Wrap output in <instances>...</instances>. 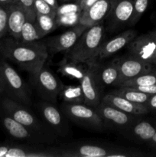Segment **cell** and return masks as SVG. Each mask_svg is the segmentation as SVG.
I'll list each match as a JSON object with an SVG mask.
<instances>
[{"label": "cell", "instance_id": "52a82bcc", "mask_svg": "<svg viewBox=\"0 0 156 157\" xmlns=\"http://www.w3.org/2000/svg\"><path fill=\"white\" fill-rule=\"evenodd\" d=\"M32 81L40 96L46 101L55 103L60 96L64 84L50 70L44 67L32 74Z\"/></svg>", "mask_w": 156, "mask_h": 157}, {"label": "cell", "instance_id": "ab89813d", "mask_svg": "<svg viewBox=\"0 0 156 157\" xmlns=\"http://www.w3.org/2000/svg\"><path fill=\"white\" fill-rule=\"evenodd\" d=\"M1 54H0V58H1ZM3 94V88H2V82H1V79H0V94Z\"/></svg>", "mask_w": 156, "mask_h": 157}, {"label": "cell", "instance_id": "e575fe53", "mask_svg": "<svg viewBox=\"0 0 156 157\" xmlns=\"http://www.w3.org/2000/svg\"><path fill=\"white\" fill-rule=\"evenodd\" d=\"M146 106L149 110H156V94L151 95L148 102L146 103Z\"/></svg>", "mask_w": 156, "mask_h": 157}, {"label": "cell", "instance_id": "5bb4252c", "mask_svg": "<svg viewBox=\"0 0 156 157\" xmlns=\"http://www.w3.org/2000/svg\"><path fill=\"white\" fill-rule=\"evenodd\" d=\"M82 78L79 81L83 93L84 94L85 104L96 107L102 101V87L99 85L94 73V61L88 63Z\"/></svg>", "mask_w": 156, "mask_h": 157}, {"label": "cell", "instance_id": "f35d334b", "mask_svg": "<svg viewBox=\"0 0 156 157\" xmlns=\"http://www.w3.org/2000/svg\"><path fill=\"white\" fill-rule=\"evenodd\" d=\"M149 143L151 144V146H153V147H156V132L154 134V136H152V138L150 140Z\"/></svg>", "mask_w": 156, "mask_h": 157}, {"label": "cell", "instance_id": "e0dca14e", "mask_svg": "<svg viewBox=\"0 0 156 157\" xmlns=\"http://www.w3.org/2000/svg\"><path fill=\"white\" fill-rule=\"evenodd\" d=\"M136 36L137 32L132 29H129L122 32L108 41H104L96 60L100 61L112 56L121 49L126 47Z\"/></svg>", "mask_w": 156, "mask_h": 157}, {"label": "cell", "instance_id": "8fae6325", "mask_svg": "<svg viewBox=\"0 0 156 157\" xmlns=\"http://www.w3.org/2000/svg\"><path fill=\"white\" fill-rule=\"evenodd\" d=\"M87 28L88 27L79 23L61 35L47 39L45 43L48 52L51 55H55L60 52H67L70 51Z\"/></svg>", "mask_w": 156, "mask_h": 157}, {"label": "cell", "instance_id": "74e56055", "mask_svg": "<svg viewBox=\"0 0 156 157\" xmlns=\"http://www.w3.org/2000/svg\"><path fill=\"white\" fill-rule=\"evenodd\" d=\"M9 146H1L0 147V157H5L8 150H9Z\"/></svg>", "mask_w": 156, "mask_h": 157}, {"label": "cell", "instance_id": "4dcf8cb0", "mask_svg": "<svg viewBox=\"0 0 156 157\" xmlns=\"http://www.w3.org/2000/svg\"><path fill=\"white\" fill-rule=\"evenodd\" d=\"M82 9L79 3H70V4H64L62 6H59L57 9V16L68 15L76 12H81Z\"/></svg>", "mask_w": 156, "mask_h": 157}, {"label": "cell", "instance_id": "b9f144b4", "mask_svg": "<svg viewBox=\"0 0 156 157\" xmlns=\"http://www.w3.org/2000/svg\"><path fill=\"white\" fill-rule=\"evenodd\" d=\"M2 113V105H1V103H0V115Z\"/></svg>", "mask_w": 156, "mask_h": 157}, {"label": "cell", "instance_id": "83f0119b", "mask_svg": "<svg viewBox=\"0 0 156 157\" xmlns=\"http://www.w3.org/2000/svg\"><path fill=\"white\" fill-rule=\"evenodd\" d=\"M149 0H134V9H133V15L129 26H133L139 22L143 14L148 9Z\"/></svg>", "mask_w": 156, "mask_h": 157}, {"label": "cell", "instance_id": "d4e9b609", "mask_svg": "<svg viewBox=\"0 0 156 157\" xmlns=\"http://www.w3.org/2000/svg\"><path fill=\"white\" fill-rule=\"evenodd\" d=\"M35 23L41 38L53 32L58 27L56 18L47 15L36 14Z\"/></svg>", "mask_w": 156, "mask_h": 157}, {"label": "cell", "instance_id": "d6a6232c", "mask_svg": "<svg viewBox=\"0 0 156 157\" xmlns=\"http://www.w3.org/2000/svg\"><path fill=\"white\" fill-rule=\"evenodd\" d=\"M8 33V7L0 6V40Z\"/></svg>", "mask_w": 156, "mask_h": 157}, {"label": "cell", "instance_id": "4316f807", "mask_svg": "<svg viewBox=\"0 0 156 157\" xmlns=\"http://www.w3.org/2000/svg\"><path fill=\"white\" fill-rule=\"evenodd\" d=\"M41 38V37L38 32L35 21H32L27 18L21 29V38L19 41L24 42H32Z\"/></svg>", "mask_w": 156, "mask_h": 157}, {"label": "cell", "instance_id": "7c38bea8", "mask_svg": "<svg viewBox=\"0 0 156 157\" xmlns=\"http://www.w3.org/2000/svg\"><path fill=\"white\" fill-rule=\"evenodd\" d=\"M119 70V82L117 87L124 81L154 70V64L146 62L132 55L116 58Z\"/></svg>", "mask_w": 156, "mask_h": 157}, {"label": "cell", "instance_id": "6da1fadb", "mask_svg": "<svg viewBox=\"0 0 156 157\" xmlns=\"http://www.w3.org/2000/svg\"><path fill=\"white\" fill-rule=\"evenodd\" d=\"M0 54L32 75L44 67L49 52L45 41L24 42L13 38H2L0 40Z\"/></svg>", "mask_w": 156, "mask_h": 157}, {"label": "cell", "instance_id": "7bdbcfd3", "mask_svg": "<svg viewBox=\"0 0 156 157\" xmlns=\"http://www.w3.org/2000/svg\"><path fill=\"white\" fill-rule=\"evenodd\" d=\"M67 1H69V0H61V2H66Z\"/></svg>", "mask_w": 156, "mask_h": 157}, {"label": "cell", "instance_id": "4fadbf2b", "mask_svg": "<svg viewBox=\"0 0 156 157\" xmlns=\"http://www.w3.org/2000/svg\"><path fill=\"white\" fill-rule=\"evenodd\" d=\"M127 47L130 55L156 64V37L151 32L136 36Z\"/></svg>", "mask_w": 156, "mask_h": 157}, {"label": "cell", "instance_id": "2e32d148", "mask_svg": "<svg viewBox=\"0 0 156 157\" xmlns=\"http://www.w3.org/2000/svg\"><path fill=\"white\" fill-rule=\"evenodd\" d=\"M111 5L112 0H97L81 12L79 23L87 27L101 23L108 15Z\"/></svg>", "mask_w": 156, "mask_h": 157}, {"label": "cell", "instance_id": "f546056e", "mask_svg": "<svg viewBox=\"0 0 156 157\" xmlns=\"http://www.w3.org/2000/svg\"><path fill=\"white\" fill-rule=\"evenodd\" d=\"M34 7H35L36 14L47 15L56 18L57 11L54 9H53L50 5L45 2L44 0H35Z\"/></svg>", "mask_w": 156, "mask_h": 157}, {"label": "cell", "instance_id": "ba28073f", "mask_svg": "<svg viewBox=\"0 0 156 157\" xmlns=\"http://www.w3.org/2000/svg\"><path fill=\"white\" fill-rule=\"evenodd\" d=\"M0 117L4 128L8 133L15 139L26 141L31 144H44L54 140V138L38 133L22 125L3 111L0 115Z\"/></svg>", "mask_w": 156, "mask_h": 157}, {"label": "cell", "instance_id": "1f68e13d", "mask_svg": "<svg viewBox=\"0 0 156 157\" xmlns=\"http://www.w3.org/2000/svg\"><path fill=\"white\" fill-rule=\"evenodd\" d=\"M15 2L18 3L24 9L28 19L32 21L36 20V12L34 7L35 0H16Z\"/></svg>", "mask_w": 156, "mask_h": 157}, {"label": "cell", "instance_id": "ac0fdd59", "mask_svg": "<svg viewBox=\"0 0 156 157\" xmlns=\"http://www.w3.org/2000/svg\"><path fill=\"white\" fill-rule=\"evenodd\" d=\"M94 73L98 84L102 88L106 86H116L119 82V70L116 59L105 64L94 61Z\"/></svg>", "mask_w": 156, "mask_h": 157}, {"label": "cell", "instance_id": "277c9868", "mask_svg": "<svg viewBox=\"0 0 156 157\" xmlns=\"http://www.w3.org/2000/svg\"><path fill=\"white\" fill-rule=\"evenodd\" d=\"M0 79L3 94L6 97L24 105L32 104V98L26 84L2 56L0 58Z\"/></svg>", "mask_w": 156, "mask_h": 157}, {"label": "cell", "instance_id": "3957f363", "mask_svg": "<svg viewBox=\"0 0 156 157\" xmlns=\"http://www.w3.org/2000/svg\"><path fill=\"white\" fill-rule=\"evenodd\" d=\"M61 157H132L141 153L122 147H110L92 143H78L58 147Z\"/></svg>", "mask_w": 156, "mask_h": 157}, {"label": "cell", "instance_id": "484cf974", "mask_svg": "<svg viewBox=\"0 0 156 157\" xmlns=\"http://www.w3.org/2000/svg\"><path fill=\"white\" fill-rule=\"evenodd\" d=\"M156 84V71L142 74L136 78L124 81L119 87H131V86H146Z\"/></svg>", "mask_w": 156, "mask_h": 157}, {"label": "cell", "instance_id": "5b68a950", "mask_svg": "<svg viewBox=\"0 0 156 157\" xmlns=\"http://www.w3.org/2000/svg\"><path fill=\"white\" fill-rule=\"evenodd\" d=\"M1 105L2 111L10 116L22 125L43 133L50 137L54 138L53 130L47 127L44 121H41L28 108V106L14 101L8 97L2 99Z\"/></svg>", "mask_w": 156, "mask_h": 157}, {"label": "cell", "instance_id": "cb8c5ba5", "mask_svg": "<svg viewBox=\"0 0 156 157\" xmlns=\"http://www.w3.org/2000/svg\"><path fill=\"white\" fill-rule=\"evenodd\" d=\"M110 93L122 97L131 102L136 103V104H145V105L151 97V95L132 90L128 87H119V88L113 90Z\"/></svg>", "mask_w": 156, "mask_h": 157}, {"label": "cell", "instance_id": "9c48e42d", "mask_svg": "<svg viewBox=\"0 0 156 157\" xmlns=\"http://www.w3.org/2000/svg\"><path fill=\"white\" fill-rule=\"evenodd\" d=\"M105 127L125 131L136 121V116L125 113L101 101L96 107Z\"/></svg>", "mask_w": 156, "mask_h": 157}, {"label": "cell", "instance_id": "30bf717a", "mask_svg": "<svg viewBox=\"0 0 156 157\" xmlns=\"http://www.w3.org/2000/svg\"><path fill=\"white\" fill-rule=\"evenodd\" d=\"M134 0H112L108 15L109 29L112 32L129 26L133 15Z\"/></svg>", "mask_w": 156, "mask_h": 157}, {"label": "cell", "instance_id": "9a60e30c", "mask_svg": "<svg viewBox=\"0 0 156 157\" xmlns=\"http://www.w3.org/2000/svg\"><path fill=\"white\" fill-rule=\"evenodd\" d=\"M39 110L43 121L53 131L60 136H66L68 133L69 127L64 120L61 110L53 104V103L44 101L38 104Z\"/></svg>", "mask_w": 156, "mask_h": 157}, {"label": "cell", "instance_id": "f1b7e54d", "mask_svg": "<svg viewBox=\"0 0 156 157\" xmlns=\"http://www.w3.org/2000/svg\"><path fill=\"white\" fill-rule=\"evenodd\" d=\"M81 12H76V13L68 14V15H61V16H56L57 23L58 25L64 26H74L79 24L80 17Z\"/></svg>", "mask_w": 156, "mask_h": 157}, {"label": "cell", "instance_id": "836d02e7", "mask_svg": "<svg viewBox=\"0 0 156 157\" xmlns=\"http://www.w3.org/2000/svg\"><path fill=\"white\" fill-rule=\"evenodd\" d=\"M131 89L137 91L142 92V93L152 95L156 94V84L153 85H146V86H131Z\"/></svg>", "mask_w": 156, "mask_h": 157}, {"label": "cell", "instance_id": "7402d4cb", "mask_svg": "<svg viewBox=\"0 0 156 157\" xmlns=\"http://www.w3.org/2000/svg\"><path fill=\"white\" fill-rule=\"evenodd\" d=\"M83 64L70 61L68 58H64L59 63V71L63 75L67 78L80 81L86 70V67Z\"/></svg>", "mask_w": 156, "mask_h": 157}, {"label": "cell", "instance_id": "ffe728a7", "mask_svg": "<svg viewBox=\"0 0 156 157\" xmlns=\"http://www.w3.org/2000/svg\"><path fill=\"white\" fill-rule=\"evenodd\" d=\"M28 17L25 11L17 2L8 7V33L12 38L19 41L21 32Z\"/></svg>", "mask_w": 156, "mask_h": 157}, {"label": "cell", "instance_id": "60d3db41", "mask_svg": "<svg viewBox=\"0 0 156 157\" xmlns=\"http://www.w3.org/2000/svg\"><path fill=\"white\" fill-rule=\"evenodd\" d=\"M151 33L152 34V35H154V36H155V37H156V29H155V30L152 31V32H151Z\"/></svg>", "mask_w": 156, "mask_h": 157}, {"label": "cell", "instance_id": "d6986e66", "mask_svg": "<svg viewBox=\"0 0 156 157\" xmlns=\"http://www.w3.org/2000/svg\"><path fill=\"white\" fill-rule=\"evenodd\" d=\"M101 101L110 106H113L125 113L136 117L145 115L149 112L148 107L145 104H136L128 101L122 97L113 94L111 93L107 94L102 97Z\"/></svg>", "mask_w": 156, "mask_h": 157}, {"label": "cell", "instance_id": "d590c367", "mask_svg": "<svg viewBox=\"0 0 156 157\" xmlns=\"http://www.w3.org/2000/svg\"><path fill=\"white\" fill-rule=\"evenodd\" d=\"M44 1L45 2H47L48 5H50V6H51L53 9H54L56 11H57V9L58 8V6H59L57 0H44Z\"/></svg>", "mask_w": 156, "mask_h": 157}, {"label": "cell", "instance_id": "8992f818", "mask_svg": "<svg viewBox=\"0 0 156 157\" xmlns=\"http://www.w3.org/2000/svg\"><path fill=\"white\" fill-rule=\"evenodd\" d=\"M61 110L67 117L78 124L96 130L105 129V124L99 117L96 107L84 104H66L61 106Z\"/></svg>", "mask_w": 156, "mask_h": 157}, {"label": "cell", "instance_id": "44dd1931", "mask_svg": "<svg viewBox=\"0 0 156 157\" xmlns=\"http://www.w3.org/2000/svg\"><path fill=\"white\" fill-rule=\"evenodd\" d=\"M128 136L144 142H149L156 132V128L148 121H135L125 131Z\"/></svg>", "mask_w": 156, "mask_h": 157}, {"label": "cell", "instance_id": "603a6c76", "mask_svg": "<svg viewBox=\"0 0 156 157\" xmlns=\"http://www.w3.org/2000/svg\"><path fill=\"white\" fill-rule=\"evenodd\" d=\"M59 97L66 104H85L84 94L80 84L77 85L64 84Z\"/></svg>", "mask_w": 156, "mask_h": 157}, {"label": "cell", "instance_id": "7a4b0ae2", "mask_svg": "<svg viewBox=\"0 0 156 157\" xmlns=\"http://www.w3.org/2000/svg\"><path fill=\"white\" fill-rule=\"evenodd\" d=\"M105 27L102 22L88 27L82 34L75 45L67 52V58L81 64L96 61V56L105 41Z\"/></svg>", "mask_w": 156, "mask_h": 157}, {"label": "cell", "instance_id": "8d00e7d4", "mask_svg": "<svg viewBox=\"0 0 156 157\" xmlns=\"http://www.w3.org/2000/svg\"><path fill=\"white\" fill-rule=\"evenodd\" d=\"M16 0H0V6L4 7H9L12 3H15Z\"/></svg>", "mask_w": 156, "mask_h": 157}]
</instances>
